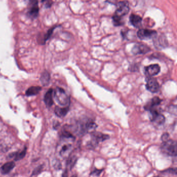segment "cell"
<instances>
[{
    "label": "cell",
    "mask_w": 177,
    "mask_h": 177,
    "mask_svg": "<svg viewBox=\"0 0 177 177\" xmlns=\"http://www.w3.org/2000/svg\"><path fill=\"white\" fill-rule=\"evenodd\" d=\"M161 151L165 154L171 157H175L177 155V143L172 140H169L165 141L161 146Z\"/></svg>",
    "instance_id": "cell-3"
},
{
    "label": "cell",
    "mask_w": 177,
    "mask_h": 177,
    "mask_svg": "<svg viewBox=\"0 0 177 177\" xmlns=\"http://www.w3.org/2000/svg\"><path fill=\"white\" fill-rule=\"evenodd\" d=\"M53 92L55 100L60 106L66 107H69L70 102V97L63 88L56 87Z\"/></svg>",
    "instance_id": "cell-2"
},
{
    "label": "cell",
    "mask_w": 177,
    "mask_h": 177,
    "mask_svg": "<svg viewBox=\"0 0 177 177\" xmlns=\"http://www.w3.org/2000/svg\"><path fill=\"white\" fill-rule=\"evenodd\" d=\"M142 18L138 15L132 14L129 17L130 22L134 27L136 28H139L141 25L142 22Z\"/></svg>",
    "instance_id": "cell-11"
},
{
    "label": "cell",
    "mask_w": 177,
    "mask_h": 177,
    "mask_svg": "<svg viewBox=\"0 0 177 177\" xmlns=\"http://www.w3.org/2000/svg\"><path fill=\"white\" fill-rule=\"evenodd\" d=\"M51 79V76L48 71H45L42 73L40 80L43 86H48L49 84Z\"/></svg>",
    "instance_id": "cell-15"
},
{
    "label": "cell",
    "mask_w": 177,
    "mask_h": 177,
    "mask_svg": "<svg viewBox=\"0 0 177 177\" xmlns=\"http://www.w3.org/2000/svg\"><path fill=\"white\" fill-rule=\"evenodd\" d=\"M52 93H53V89L52 88H50L48 90V92H46L44 95V101L46 107L48 108L52 107L54 103V101L52 99Z\"/></svg>",
    "instance_id": "cell-9"
},
{
    "label": "cell",
    "mask_w": 177,
    "mask_h": 177,
    "mask_svg": "<svg viewBox=\"0 0 177 177\" xmlns=\"http://www.w3.org/2000/svg\"><path fill=\"white\" fill-rule=\"evenodd\" d=\"M41 168H37V169L35 170L34 171H33V174H38V172L40 171V170H41Z\"/></svg>",
    "instance_id": "cell-23"
},
{
    "label": "cell",
    "mask_w": 177,
    "mask_h": 177,
    "mask_svg": "<svg viewBox=\"0 0 177 177\" xmlns=\"http://www.w3.org/2000/svg\"><path fill=\"white\" fill-rule=\"evenodd\" d=\"M151 51L150 48L143 43H137L132 48V52L134 55L146 54Z\"/></svg>",
    "instance_id": "cell-6"
},
{
    "label": "cell",
    "mask_w": 177,
    "mask_h": 177,
    "mask_svg": "<svg viewBox=\"0 0 177 177\" xmlns=\"http://www.w3.org/2000/svg\"><path fill=\"white\" fill-rule=\"evenodd\" d=\"M15 166V164L14 162L13 161L7 162L4 164L0 168V171L1 172V174L7 175L10 173L14 169Z\"/></svg>",
    "instance_id": "cell-10"
},
{
    "label": "cell",
    "mask_w": 177,
    "mask_h": 177,
    "mask_svg": "<svg viewBox=\"0 0 177 177\" xmlns=\"http://www.w3.org/2000/svg\"><path fill=\"white\" fill-rule=\"evenodd\" d=\"M76 161V157H72L70 158L68 162V165L70 168H72L75 165V164Z\"/></svg>",
    "instance_id": "cell-19"
},
{
    "label": "cell",
    "mask_w": 177,
    "mask_h": 177,
    "mask_svg": "<svg viewBox=\"0 0 177 177\" xmlns=\"http://www.w3.org/2000/svg\"><path fill=\"white\" fill-rule=\"evenodd\" d=\"M34 2L32 7L30 8V10L28 12V15L30 17L32 18H35L37 17L39 15V7L38 4V2L36 1L35 3Z\"/></svg>",
    "instance_id": "cell-12"
},
{
    "label": "cell",
    "mask_w": 177,
    "mask_h": 177,
    "mask_svg": "<svg viewBox=\"0 0 177 177\" xmlns=\"http://www.w3.org/2000/svg\"><path fill=\"white\" fill-rule=\"evenodd\" d=\"M161 101V100L158 97H155L151 100V101L144 107V108L145 109L149 111L155 109V107L160 105Z\"/></svg>",
    "instance_id": "cell-8"
},
{
    "label": "cell",
    "mask_w": 177,
    "mask_h": 177,
    "mask_svg": "<svg viewBox=\"0 0 177 177\" xmlns=\"http://www.w3.org/2000/svg\"><path fill=\"white\" fill-rule=\"evenodd\" d=\"M42 88L40 86H32L29 88L25 92V94L28 96H31L38 94L41 90Z\"/></svg>",
    "instance_id": "cell-14"
},
{
    "label": "cell",
    "mask_w": 177,
    "mask_h": 177,
    "mask_svg": "<svg viewBox=\"0 0 177 177\" xmlns=\"http://www.w3.org/2000/svg\"><path fill=\"white\" fill-rule=\"evenodd\" d=\"M101 171H102V170H96L94 171L93 172H92V174H93L94 175H99V174L101 173Z\"/></svg>",
    "instance_id": "cell-22"
},
{
    "label": "cell",
    "mask_w": 177,
    "mask_h": 177,
    "mask_svg": "<svg viewBox=\"0 0 177 177\" xmlns=\"http://www.w3.org/2000/svg\"><path fill=\"white\" fill-rule=\"evenodd\" d=\"M71 146L70 144H67V145H65L62 147L61 150L60 151V154L63 155L65 154L66 153V152L69 151L70 149H71Z\"/></svg>",
    "instance_id": "cell-18"
},
{
    "label": "cell",
    "mask_w": 177,
    "mask_h": 177,
    "mask_svg": "<svg viewBox=\"0 0 177 177\" xmlns=\"http://www.w3.org/2000/svg\"><path fill=\"white\" fill-rule=\"evenodd\" d=\"M69 110V107L61 108V107L57 106L56 107L55 109V113L56 114V116H58V117H64L68 113Z\"/></svg>",
    "instance_id": "cell-13"
},
{
    "label": "cell",
    "mask_w": 177,
    "mask_h": 177,
    "mask_svg": "<svg viewBox=\"0 0 177 177\" xmlns=\"http://www.w3.org/2000/svg\"><path fill=\"white\" fill-rule=\"evenodd\" d=\"M161 71V68L157 64L151 65L144 68V73L149 78L158 75Z\"/></svg>",
    "instance_id": "cell-7"
},
{
    "label": "cell",
    "mask_w": 177,
    "mask_h": 177,
    "mask_svg": "<svg viewBox=\"0 0 177 177\" xmlns=\"http://www.w3.org/2000/svg\"><path fill=\"white\" fill-rule=\"evenodd\" d=\"M108 138L109 136L108 135L103 134L100 133H97L93 134V139L95 143H99L100 141H103L108 139Z\"/></svg>",
    "instance_id": "cell-16"
},
{
    "label": "cell",
    "mask_w": 177,
    "mask_h": 177,
    "mask_svg": "<svg viewBox=\"0 0 177 177\" xmlns=\"http://www.w3.org/2000/svg\"><path fill=\"white\" fill-rule=\"evenodd\" d=\"M62 177H68V172H67L66 170L65 171V172H63Z\"/></svg>",
    "instance_id": "cell-24"
},
{
    "label": "cell",
    "mask_w": 177,
    "mask_h": 177,
    "mask_svg": "<svg viewBox=\"0 0 177 177\" xmlns=\"http://www.w3.org/2000/svg\"><path fill=\"white\" fill-rule=\"evenodd\" d=\"M55 28V27H54V28L50 29L48 31V33H46V35L45 36V41H46V40H48L51 37V35L52 34V32L54 31V29Z\"/></svg>",
    "instance_id": "cell-20"
},
{
    "label": "cell",
    "mask_w": 177,
    "mask_h": 177,
    "mask_svg": "<svg viewBox=\"0 0 177 177\" xmlns=\"http://www.w3.org/2000/svg\"><path fill=\"white\" fill-rule=\"evenodd\" d=\"M72 177H76V176H72Z\"/></svg>",
    "instance_id": "cell-25"
},
{
    "label": "cell",
    "mask_w": 177,
    "mask_h": 177,
    "mask_svg": "<svg viewBox=\"0 0 177 177\" xmlns=\"http://www.w3.org/2000/svg\"><path fill=\"white\" fill-rule=\"evenodd\" d=\"M168 137H169V134H163V136H162V137H161V139H162L163 142H165V141L168 140Z\"/></svg>",
    "instance_id": "cell-21"
},
{
    "label": "cell",
    "mask_w": 177,
    "mask_h": 177,
    "mask_svg": "<svg viewBox=\"0 0 177 177\" xmlns=\"http://www.w3.org/2000/svg\"><path fill=\"white\" fill-rule=\"evenodd\" d=\"M160 87L158 82L154 78H148L147 79L146 88L149 92L152 93H156L160 90Z\"/></svg>",
    "instance_id": "cell-5"
},
{
    "label": "cell",
    "mask_w": 177,
    "mask_h": 177,
    "mask_svg": "<svg viewBox=\"0 0 177 177\" xmlns=\"http://www.w3.org/2000/svg\"><path fill=\"white\" fill-rule=\"evenodd\" d=\"M26 152H27V148L25 147L21 152H19V153H16L15 154V161H19V160L22 159L24 157H25Z\"/></svg>",
    "instance_id": "cell-17"
},
{
    "label": "cell",
    "mask_w": 177,
    "mask_h": 177,
    "mask_svg": "<svg viewBox=\"0 0 177 177\" xmlns=\"http://www.w3.org/2000/svg\"><path fill=\"white\" fill-rule=\"evenodd\" d=\"M157 34V32L154 30L142 29L138 30L137 36L141 40H146L155 38Z\"/></svg>",
    "instance_id": "cell-4"
},
{
    "label": "cell",
    "mask_w": 177,
    "mask_h": 177,
    "mask_svg": "<svg viewBox=\"0 0 177 177\" xmlns=\"http://www.w3.org/2000/svg\"><path fill=\"white\" fill-rule=\"evenodd\" d=\"M129 11V7L128 2L127 1H120L117 4V9L116 10L113 20L114 25H120L123 24L122 18L123 16L128 14Z\"/></svg>",
    "instance_id": "cell-1"
}]
</instances>
